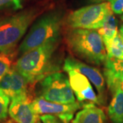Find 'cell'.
I'll return each instance as SVG.
<instances>
[{
  "label": "cell",
  "instance_id": "obj_1",
  "mask_svg": "<svg viewBox=\"0 0 123 123\" xmlns=\"http://www.w3.org/2000/svg\"><path fill=\"white\" fill-rule=\"evenodd\" d=\"M60 39L46 43L21 55L15 67L32 85L60 69L57 51Z\"/></svg>",
  "mask_w": 123,
  "mask_h": 123
},
{
  "label": "cell",
  "instance_id": "obj_2",
  "mask_svg": "<svg viewBox=\"0 0 123 123\" xmlns=\"http://www.w3.org/2000/svg\"><path fill=\"white\" fill-rule=\"evenodd\" d=\"M51 6L49 0H44L1 21L0 53H12L28 27Z\"/></svg>",
  "mask_w": 123,
  "mask_h": 123
},
{
  "label": "cell",
  "instance_id": "obj_3",
  "mask_svg": "<svg viewBox=\"0 0 123 123\" xmlns=\"http://www.w3.org/2000/svg\"><path fill=\"white\" fill-rule=\"evenodd\" d=\"M65 39L68 47L77 57L92 64H104L107 51L97 30L70 29L66 32Z\"/></svg>",
  "mask_w": 123,
  "mask_h": 123
},
{
  "label": "cell",
  "instance_id": "obj_4",
  "mask_svg": "<svg viewBox=\"0 0 123 123\" xmlns=\"http://www.w3.org/2000/svg\"><path fill=\"white\" fill-rule=\"evenodd\" d=\"M64 15V11L60 9L47 11L40 15L20 44L19 54L21 55L49 41L60 39Z\"/></svg>",
  "mask_w": 123,
  "mask_h": 123
},
{
  "label": "cell",
  "instance_id": "obj_5",
  "mask_svg": "<svg viewBox=\"0 0 123 123\" xmlns=\"http://www.w3.org/2000/svg\"><path fill=\"white\" fill-rule=\"evenodd\" d=\"M111 12L112 10L108 1L90 4L70 12L66 17V23L70 29L97 30Z\"/></svg>",
  "mask_w": 123,
  "mask_h": 123
},
{
  "label": "cell",
  "instance_id": "obj_6",
  "mask_svg": "<svg viewBox=\"0 0 123 123\" xmlns=\"http://www.w3.org/2000/svg\"><path fill=\"white\" fill-rule=\"evenodd\" d=\"M40 96L47 101L62 104L76 102L69 79L64 73L56 72L40 81Z\"/></svg>",
  "mask_w": 123,
  "mask_h": 123
},
{
  "label": "cell",
  "instance_id": "obj_7",
  "mask_svg": "<svg viewBox=\"0 0 123 123\" xmlns=\"http://www.w3.org/2000/svg\"><path fill=\"white\" fill-rule=\"evenodd\" d=\"M81 103L75 102L72 104H62L47 101L43 97H38L31 102V107L36 115H53L62 120L64 123H70L74 114L83 107Z\"/></svg>",
  "mask_w": 123,
  "mask_h": 123
},
{
  "label": "cell",
  "instance_id": "obj_8",
  "mask_svg": "<svg viewBox=\"0 0 123 123\" xmlns=\"http://www.w3.org/2000/svg\"><path fill=\"white\" fill-rule=\"evenodd\" d=\"M63 68L65 71L68 70H76L85 75L96 88L101 105L104 104L105 99V80L103 75L97 68L73 57H66Z\"/></svg>",
  "mask_w": 123,
  "mask_h": 123
},
{
  "label": "cell",
  "instance_id": "obj_9",
  "mask_svg": "<svg viewBox=\"0 0 123 123\" xmlns=\"http://www.w3.org/2000/svg\"><path fill=\"white\" fill-rule=\"evenodd\" d=\"M66 72L71 89L79 103L83 105L87 103L101 105L91 82L85 75L74 70H68Z\"/></svg>",
  "mask_w": 123,
  "mask_h": 123
},
{
  "label": "cell",
  "instance_id": "obj_10",
  "mask_svg": "<svg viewBox=\"0 0 123 123\" xmlns=\"http://www.w3.org/2000/svg\"><path fill=\"white\" fill-rule=\"evenodd\" d=\"M32 101L28 93L18 95L11 99L8 113L13 121L17 123H36L39 116L33 110Z\"/></svg>",
  "mask_w": 123,
  "mask_h": 123
},
{
  "label": "cell",
  "instance_id": "obj_11",
  "mask_svg": "<svg viewBox=\"0 0 123 123\" xmlns=\"http://www.w3.org/2000/svg\"><path fill=\"white\" fill-rule=\"evenodd\" d=\"M29 84L27 79L14 66L0 81V89L12 99L18 95L28 93Z\"/></svg>",
  "mask_w": 123,
  "mask_h": 123
},
{
  "label": "cell",
  "instance_id": "obj_12",
  "mask_svg": "<svg viewBox=\"0 0 123 123\" xmlns=\"http://www.w3.org/2000/svg\"><path fill=\"white\" fill-rule=\"evenodd\" d=\"M104 78L111 92H114L123 83V59L107 56L104 62Z\"/></svg>",
  "mask_w": 123,
  "mask_h": 123
},
{
  "label": "cell",
  "instance_id": "obj_13",
  "mask_svg": "<svg viewBox=\"0 0 123 123\" xmlns=\"http://www.w3.org/2000/svg\"><path fill=\"white\" fill-rule=\"evenodd\" d=\"M77 113L72 123H106L107 117L103 110L94 103L84 104Z\"/></svg>",
  "mask_w": 123,
  "mask_h": 123
},
{
  "label": "cell",
  "instance_id": "obj_14",
  "mask_svg": "<svg viewBox=\"0 0 123 123\" xmlns=\"http://www.w3.org/2000/svg\"><path fill=\"white\" fill-rule=\"evenodd\" d=\"M113 97L108 107L107 113L111 123H123V90L118 88L112 93Z\"/></svg>",
  "mask_w": 123,
  "mask_h": 123
},
{
  "label": "cell",
  "instance_id": "obj_15",
  "mask_svg": "<svg viewBox=\"0 0 123 123\" xmlns=\"http://www.w3.org/2000/svg\"><path fill=\"white\" fill-rule=\"evenodd\" d=\"M97 31L102 37L104 44L109 43L118 35V22L113 12H111L107 15L101 27L97 30Z\"/></svg>",
  "mask_w": 123,
  "mask_h": 123
},
{
  "label": "cell",
  "instance_id": "obj_16",
  "mask_svg": "<svg viewBox=\"0 0 123 123\" xmlns=\"http://www.w3.org/2000/svg\"><path fill=\"white\" fill-rule=\"evenodd\" d=\"M105 47L107 57L118 60L123 59V41L119 33L114 38L105 44Z\"/></svg>",
  "mask_w": 123,
  "mask_h": 123
},
{
  "label": "cell",
  "instance_id": "obj_17",
  "mask_svg": "<svg viewBox=\"0 0 123 123\" xmlns=\"http://www.w3.org/2000/svg\"><path fill=\"white\" fill-rule=\"evenodd\" d=\"M12 59L10 53H0V81L12 68Z\"/></svg>",
  "mask_w": 123,
  "mask_h": 123
},
{
  "label": "cell",
  "instance_id": "obj_18",
  "mask_svg": "<svg viewBox=\"0 0 123 123\" xmlns=\"http://www.w3.org/2000/svg\"><path fill=\"white\" fill-rule=\"evenodd\" d=\"M10 99V98L0 89V123H3L8 117Z\"/></svg>",
  "mask_w": 123,
  "mask_h": 123
},
{
  "label": "cell",
  "instance_id": "obj_19",
  "mask_svg": "<svg viewBox=\"0 0 123 123\" xmlns=\"http://www.w3.org/2000/svg\"><path fill=\"white\" fill-rule=\"evenodd\" d=\"M25 0H0V10L10 8L19 10L23 8V3Z\"/></svg>",
  "mask_w": 123,
  "mask_h": 123
},
{
  "label": "cell",
  "instance_id": "obj_20",
  "mask_svg": "<svg viewBox=\"0 0 123 123\" xmlns=\"http://www.w3.org/2000/svg\"><path fill=\"white\" fill-rule=\"evenodd\" d=\"M111 9L116 14H123V0H109Z\"/></svg>",
  "mask_w": 123,
  "mask_h": 123
},
{
  "label": "cell",
  "instance_id": "obj_21",
  "mask_svg": "<svg viewBox=\"0 0 123 123\" xmlns=\"http://www.w3.org/2000/svg\"><path fill=\"white\" fill-rule=\"evenodd\" d=\"M39 118L42 123H64L57 116L53 115H42Z\"/></svg>",
  "mask_w": 123,
  "mask_h": 123
},
{
  "label": "cell",
  "instance_id": "obj_22",
  "mask_svg": "<svg viewBox=\"0 0 123 123\" xmlns=\"http://www.w3.org/2000/svg\"><path fill=\"white\" fill-rule=\"evenodd\" d=\"M85 3L90 4H101L103 2H106V1L109 0H84Z\"/></svg>",
  "mask_w": 123,
  "mask_h": 123
},
{
  "label": "cell",
  "instance_id": "obj_23",
  "mask_svg": "<svg viewBox=\"0 0 123 123\" xmlns=\"http://www.w3.org/2000/svg\"><path fill=\"white\" fill-rule=\"evenodd\" d=\"M119 34L120 36V37H121V38L123 40V25H121V27H120V29H119V31H118Z\"/></svg>",
  "mask_w": 123,
  "mask_h": 123
},
{
  "label": "cell",
  "instance_id": "obj_24",
  "mask_svg": "<svg viewBox=\"0 0 123 123\" xmlns=\"http://www.w3.org/2000/svg\"><path fill=\"white\" fill-rule=\"evenodd\" d=\"M36 123H42V122H41V120H40V119L39 117H38V119L36 120Z\"/></svg>",
  "mask_w": 123,
  "mask_h": 123
},
{
  "label": "cell",
  "instance_id": "obj_25",
  "mask_svg": "<svg viewBox=\"0 0 123 123\" xmlns=\"http://www.w3.org/2000/svg\"><path fill=\"white\" fill-rule=\"evenodd\" d=\"M4 123H14L13 121H12V120H8V121H6V122H5Z\"/></svg>",
  "mask_w": 123,
  "mask_h": 123
},
{
  "label": "cell",
  "instance_id": "obj_26",
  "mask_svg": "<svg viewBox=\"0 0 123 123\" xmlns=\"http://www.w3.org/2000/svg\"><path fill=\"white\" fill-rule=\"evenodd\" d=\"M120 18H121V20H122V21H123V15H122V16H121V17H120Z\"/></svg>",
  "mask_w": 123,
  "mask_h": 123
},
{
  "label": "cell",
  "instance_id": "obj_27",
  "mask_svg": "<svg viewBox=\"0 0 123 123\" xmlns=\"http://www.w3.org/2000/svg\"><path fill=\"white\" fill-rule=\"evenodd\" d=\"M121 87H122V89H123V83L122 84V85H121Z\"/></svg>",
  "mask_w": 123,
  "mask_h": 123
}]
</instances>
